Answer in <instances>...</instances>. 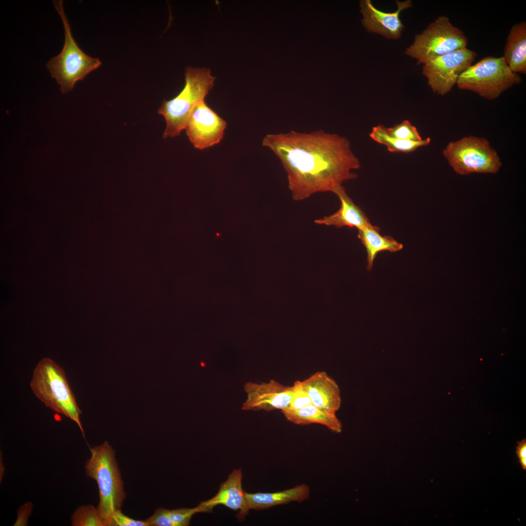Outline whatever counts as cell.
Returning a JSON list of instances; mask_svg holds the SVG:
<instances>
[{
	"instance_id": "obj_25",
	"label": "cell",
	"mask_w": 526,
	"mask_h": 526,
	"mask_svg": "<svg viewBox=\"0 0 526 526\" xmlns=\"http://www.w3.org/2000/svg\"><path fill=\"white\" fill-rule=\"evenodd\" d=\"M107 526H150V525L145 520H136L125 515L120 509L113 512Z\"/></svg>"
},
{
	"instance_id": "obj_5",
	"label": "cell",
	"mask_w": 526,
	"mask_h": 526,
	"mask_svg": "<svg viewBox=\"0 0 526 526\" xmlns=\"http://www.w3.org/2000/svg\"><path fill=\"white\" fill-rule=\"evenodd\" d=\"M53 4L63 22L65 41L61 51L48 61L46 67L51 76L60 85L61 92L65 94L71 91L78 81L82 80L90 72L97 69L101 62L98 58L85 54L78 46L65 14L63 1L54 0Z\"/></svg>"
},
{
	"instance_id": "obj_9",
	"label": "cell",
	"mask_w": 526,
	"mask_h": 526,
	"mask_svg": "<svg viewBox=\"0 0 526 526\" xmlns=\"http://www.w3.org/2000/svg\"><path fill=\"white\" fill-rule=\"evenodd\" d=\"M476 53L467 48L449 53L423 64L422 74L432 91L444 95L456 84L461 74L472 65Z\"/></svg>"
},
{
	"instance_id": "obj_20",
	"label": "cell",
	"mask_w": 526,
	"mask_h": 526,
	"mask_svg": "<svg viewBox=\"0 0 526 526\" xmlns=\"http://www.w3.org/2000/svg\"><path fill=\"white\" fill-rule=\"evenodd\" d=\"M212 509L201 503L194 508L168 509L159 507L145 520L150 526H187L192 516L196 513L211 512Z\"/></svg>"
},
{
	"instance_id": "obj_12",
	"label": "cell",
	"mask_w": 526,
	"mask_h": 526,
	"mask_svg": "<svg viewBox=\"0 0 526 526\" xmlns=\"http://www.w3.org/2000/svg\"><path fill=\"white\" fill-rule=\"evenodd\" d=\"M396 11L386 12L376 8L370 0H361L359 2L362 15V24L370 33L381 35L388 39L399 38L404 28L400 19V13L412 6V1L396 0Z\"/></svg>"
},
{
	"instance_id": "obj_2",
	"label": "cell",
	"mask_w": 526,
	"mask_h": 526,
	"mask_svg": "<svg viewBox=\"0 0 526 526\" xmlns=\"http://www.w3.org/2000/svg\"><path fill=\"white\" fill-rule=\"evenodd\" d=\"M91 457L86 461V475L98 486V514L105 526L114 511L121 509L126 494L118 466L115 451L107 441L90 448Z\"/></svg>"
},
{
	"instance_id": "obj_13",
	"label": "cell",
	"mask_w": 526,
	"mask_h": 526,
	"mask_svg": "<svg viewBox=\"0 0 526 526\" xmlns=\"http://www.w3.org/2000/svg\"><path fill=\"white\" fill-rule=\"evenodd\" d=\"M302 383L312 404L334 412L339 409L340 390L336 382L325 372H317Z\"/></svg>"
},
{
	"instance_id": "obj_6",
	"label": "cell",
	"mask_w": 526,
	"mask_h": 526,
	"mask_svg": "<svg viewBox=\"0 0 526 526\" xmlns=\"http://www.w3.org/2000/svg\"><path fill=\"white\" fill-rule=\"evenodd\" d=\"M521 81L520 75L511 71L503 56H487L462 73L456 84L460 90L493 100Z\"/></svg>"
},
{
	"instance_id": "obj_4",
	"label": "cell",
	"mask_w": 526,
	"mask_h": 526,
	"mask_svg": "<svg viewBox=\"0 0 526 526\" xmlns=\"http://www.w3.org/2000/svg\"><path fill=\"white\" fill-rule=\"evenodd\" d=\"M215 79L209 69H186V83L182 91L174 98L164 101L158 111L166 122L164 138L175 137L185 130L193 110L204 100L214 86Z\"/></svg>"
},
{
	"instance_id": "obj_18",
	"label": "cell",
	"mask_w": 526,
	"mask_h": 526,
	"mask_svg": "<svg viewBox=\"0 0 526 526\" xmlns=\"http://www.w3.org/2000/svg\"><path fill=\"white\" fill-rule=\"evenodd\" d=\"M504 57L513 72L526 73V23L525 21L512 26L504 48Z\"/></svg>"
},
{
	"instance_id": "obj_22",
	"label": "cell",
	"mask_w": 526,
	"mask_h": 526,
	"mask_svg": "<svg viewBox=\"0 0 526 526\" xmlns=\"http://www.w3.org/2000/svg\"><path fill=\"white\" fill-rule=\"evenodd\" d=\"M71 524L73 526H105L97 508L92 505L78 507L71 516Z\"/></svg>"
},
{
	"instance_id": "obj_8",
	"label": "cell",
	"mask_w": 526,
	"mask_h": 526,
	"mask_svg": "<svg viewBox=\"0 0 526 526\" xmlns=\"http://www.w3.org/2000/svg\"><path fill=\"white\" fill-rule=\"evenodd\" d=\"M467 44L468 39L463 32L453 25L447 17L441 16L415 36L405 54L414 58L417 64H424L438 56L467 48Z\"/></svg>"
},
{
	"instance_id": "obj_1",
	"label": "cell",
	"mask_w": 526,
	"mask_h": 526,
	"mask_svg": "<svg viewBox=\"0 0 526 526\" xmlns=\"http://www.w3.org/2000/svg\"><path fill=\"white\" fill-rule=\"evenodd\" d=\"M262 145L280 160L292 199L297 201L331 192L343 182L356 179L352 171L361 166L347 138L323 130L269 134Z\"/></svg>"
},
{
	"instance_id": "obj_15",
	"label": "cell",
	"mask_w": 526,
	"mask_h": 526,
	"mask_svg": "<svg viewBox=\"0 0 526 526\" xmlns=\"http://www.w3.org/2000/svg\"><path fill=\"white\" fill-rule=\"evenodd\" d=\"M243 475L241 469L234 470L226 481L221 484L217 494L210 499L202 503L212 509L218 505H223L229 508L239 510L237 517L244 518L250 510L242 487Z\"/></svg>"
},
{
	"instance_id": "obj_27",
	"label": "cell",
	"mask_w": 526,
	"mask_h": 526,
	"mask_svg": "<svg viewBox=\"0 0 526 526\" xmlns=\"http://www.w3.org/2000/svg\"><path fill=\"white\" fill-rule=\"evenodd\" d=\"M516 453L519 459L526 458V439L525 438L521 441L517 442Z\"/></svg>"
},
{
	"instance_id": "obj_11",
	"label": "cell",
	"mask_w": 526,
	"mask_h": 526,
	"mask_svg": "<svg viewBox=\"0 0 526 526\" xmlns=\"http://www.w3.org/2000/svg\"><path fill=\"white\" fill-rule=\"evenodd\" d=\"M244 390L247 399L242 409L245 411H282L288 407L293 393L292 386H284L273 379L265 383H246Z\"/></svg>"
},
{
	"instance_id": "obj_26",
	"label": "cell",
	"mask_w": 526,
	"mask_h": 526,
	"mask_svg": "<svg viewBox=\"0 0 526 526\" xmlns=\"http://www.w3.org/2000/svg\"><path fill=\"white\" fill-rule=\"evenodd\" d=\"M33 504L28 502L19 508L18 518L14 526H26L27 520L32 512Z\"/></svg>"
},
{
	"instance_id": "obj_19",
	"label": "cell",
	"mask_w": 526,
	"mask_h": 526,
	"mask_svg": "<svg viewBox=\"0 0 526 526\" xmlns=\"http://www.w3.org/2000/svg\"><path fill=\"white\" fill-rule=\"evenodd\" d=\"M358 238L365 246L367 254V269L371 270L377 254L382 251L395 252L403 245L391 236H382L378 226L372 224L358 230Z\"/></svg>"
},
{
	"instance_id": "obj_28",
	"label": "cell",
	"mask_w": 526,
	"mask_h": 526,
	"mask_svg": "<svg viewBox=\"0 0 526 526\" xmlns=\"http://www.w3.org/2000/svg\"><path fill=\"white\" fill-rule=\"evenodd\" d=\"M519 462L521 464L522 468L524 470H526V458L519 459Z\"/></svg>"
},
{
	"instance_id": "obj_3",
	"label": "cell",
	"mask_w": 526,
	"mask_h": 526,
	"mask_svg": "<svg viewBox=\"0 0 526 526\" xmlns=\"http://www.w3.org/2000/svg\"><path fill=\"white\" fill-rule=\"evenodd\" d=\"M30 386L46 406L76 423L85 438L80 420L82 412L61 367L50 358L42 359L34 370Z\"/></svg>"
},
{
	"instance_id": "obj_21",
	"label": "cell",
	"mask_w": 526,
	"mask_h": 526,
	"mask_svg": "<svg viewBox=\"0 0 526 526\" xmlns=\"http://www.w3.org/2000/svg\"><path fill=\"white\" fill-rule=\"evenodd\" d=\"M369 136L374 141L386 146L387 150L392 152L410 153L420 147L428 145L431 142L430 137L419 141L405 140L393 137L388 134L386 127L382 125L374 127Z\"/></svg>"
},
{
	"instance_id": "obj_14",
	"label": "cell",
	"mask_w": 526,
	"mask_h": 526,
	"mask_svg": "<svg viewBox=\"0 0 526 526\" xmlns=\"http://www.w3.org/2000/svg\"><path fill=\"white\" fill-rule=\"evenodd\" d=\"M331 192L335 193L340 200V207L332 215L315 220L316 224L338 228L344 226L355 227L358 230L371 224L365 213L347 195L342 185L335 187Z\"/></svg>"
},
{
	"instance_id": "obj_10",
	"label": "cell",
	"mask_w": 526,
	"mask_h": 526,
	"mask_svg": "<svg viewBox=\"0 0 526 526\" xmlns=\"http://www.w3.org/2000/svg\"><path fill=\"white\" fill-rule=\"evenodd\" d=\"M226 127V122L203 100L193 110L185 130L193 146L202 150L219 143Z\"/></svg>"
},
{
	"instance_id": "obj_17",
	"label": "cell",
	"mask_w": 526,
	"mask_h": 526,
	"mask_svg": "<svg viewBox=\"0 0 526 526\" xmlns=\"http://www.w3.org/2000/svg\"><path fill=\"white\" fill-rule=\"evenodd\" d=\"M281 412L288 421L295 424H319L336 433L340 432L342 430L341 423L337 418L336 412L319 408L313 404L297 411L286 408Z\"/></svg>"
},
{
	"instance_id": "obj_7",
	"label": "cell",
	"mask_w": 526,
	"mask_h": 526,
	"mask_svg": "<svg viewBox=\"0 0 526 526\" xmlns=\"http://www.w3.org/2000/svg\"><path fill=\"white\" fill-rule=\"evenodd\" d=\"M442 153L453 170L461 175L495 174L502 165L497 151L483 137L468 136L450 142Z\"/></svg>"
},
{
	"instance_id": "obj_16",
	"label": "cell",
	"mask_w": 526,
	"mask_h": 526,
	"mask_svg": "<svg viewBox=\"0 0 526 526\" xmlns=\"http://www.w3.org/2000/svg\"><path fill=\"white\" fill-rule=\"evenodd\" d=\"M310 491L309 486L303 484L276 492L245 494L250 509L262 510L291 502H302L309 498Z\"/></svg>"
},
{
	"instance_id": "obj_23",
	"label": "cell",
	"mask_w": 526,
	"mask_h": 526,
	"mask_svg": "<svg viewBox=\"0 0 526 526\" xmlns=\"http://www.w3.org/2000/svg\"><path fill=\"white\" fill-rule=\"evenodd\" d=\"M386 130L390 136L399 139L413 141L423 140L416 128L407 120L393 127H386Z\"/></svg>"
},
{
	"instance_id": "obj_24",
	"label": "cell",
	"mask_w": 526,
	"mask_h": 526,
	"mask_svg": "<svg viewBox=\"0 0 526 526\" xmlns=\"http://www.w3.org/2000/svg\"><path fill=\"white\" fill-rule=\"evenodd\" d=\"M292 386L293 393L288 409L297 411L312 404L309 396L303 387L302 381L297 380Z\"/></svg>"
}]
</instances>
